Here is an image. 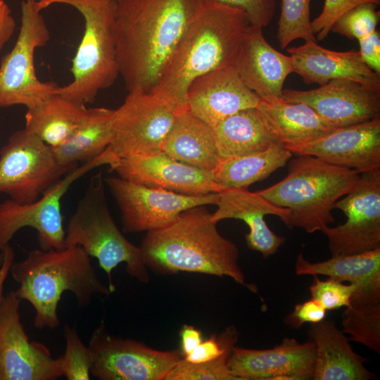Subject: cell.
I'll return each instance as SVG.
<instances>
[{
  "mask_svg": "<svg viewBox=\"0 0 380 380\" xmlns=\"http://www.w3.org/2000/svg\"><path fill=\"white\" fill-rule=\"evenodd\" d=\"M204 2L116 0V59L128 92H152Z\"/></svg>",
  "mask_w": 380,
  "mask_h": 380,
  "instance_id": "1",
  "label": "cell"
},
{
  "mask_svg": "<svg viewBox=\"0 0 380 380\" xmlns=\"http://www.w3.org/2000/svg\"><path fill=\"white\" fill-rule=\"evenodd\" d=\"M251 26L246 13L205 0L158 84L152 92L177 115L186 111V92L197 77L232 66Z\"/></svg>",
  "mask_w": 380,
  "mask_h": 380,
  "instance_id": "2",
  "label": "cell"
},
{
  "mask_svg": "<svg viewBox=\"0 0 380 380\" xmlns=\"http://www.w3.org/2000/svg\"><path fill=\"white\" fill-rule=\"evenodd\" d=\"M205 206L186 210L169 225L147 232L140 246L145 265L158 274L226 276L257 293V286L246 281L236 245L220 234Z\"/></svg>",
  "mask_w": 380,
  "mask_h": 380,
  "instance_id": "3",
  "label": "cell"
},
{
  "mask_svg": "<svg viewBox=\"0 0 380 380\" xmlns=\"http://www.w3.org/2000/svg\"><path fill=\"white\" fill-rule=\"evenodd\" d=\"M89 257L82 248L70 246L34 249L23 260L13 262L10 273L18 284L15 291L32 305L36 328L58 327V306L65 291L75 296L80 308L89 305L94 294L111 293L98 278Z\"/></svg>",
  "mask_w": 380,
  "mask_h": 380,
  "instance_id": "4",
  "label": "cell"
},
{
  "mask_svg": "<svg viewBox=\"0 0 380 380\" xmlns=\"http://www.w3.org/2000/svg\"><path fill=\"white\" fill-rule=\"evenodd\" d=\"M360 173L312 156L297 155L280 182L256 192L272 203L290 210V229L322 232L335 220V203L356 186Z\"/></svg>",
  "mask_w": 380,
  "mask_h": 380,
  "instance_id": "5",
  "label": "cell"
},
{
  "mask_svg": "<svg viewBox=\"0 0 380 380\" xmlns=\"http://www.w3.org/2000/svg\"><path fill=\"white\" fill-rule=\"evenodd\" d=\"M39 11L55 4L71 6L84 18L83 37L72 59L73 80L59 86L57 94L77 103L94 101L120 75L114 23L116 0H36Z\"/></svg>",
  "mask_w": 380,
  "mask_h": 380,
  "instance_id": "6",
  "label": "cell"
},
{
  "mask_svg": "<svg viewBox=\"0 0 380 380\" xmlns=\"http://www.w3.org/2000/svg\"><path fill=\"white\" fill-rule=\"evenodd\" d=\"M64 245L80 246L98 260L107 274L111 293L115 291L112 272L121 263L125 264L129 276L142 283L149 281L140 246L127 239L113 220L101 172L91 179L69 219Z\"/></svg>",
  "mask_w": 380,
  "mask_h": 380,
  "instance_id": "7",
  "label": "cell"
},
{
  "mask_svg": "<svg viewBox=\"0 0 380 380\" xmlns=\"http://www.w3.org/2000/svg\"><path fill=\"white\" fill-rule=\"evenodd\" d=\"M21 25L13 49L0 63V108H35L57 94L59 86L40 80L34 63L35 50L45 46L50 32L36 0L21 2Z\"/></svg>",
  "mask_w": 380,
  "mask_h": 380,
  "instance_id": "8",
  "label": "cell"
},
{
  "mask_svg": "<svg viewBox=\"0 0 380 380\" xmlns=\"http://www.w3.org/2000/svg\"><path fill=\"white\" fill-rule=\"evenodd\" d=\"M115 161L106 148L94 159L68 172L37 200L19 203L7 199L0 203V251L9 244L14 235L24 227L37 232L41 249H60L65 246V229L61 200L72 184L89 172L103 165L110 167Z\"/></svg>",
  "mask_w": 380,
  "mask_h": 380,
  "instance_id": "9",
  "label": "cell"
},
{
  "mask_svg": "<svg viewBox=\"0 0 380 380\" xmlns=\"http://www.w3.org/2000/svg\"><path fill=\"white\" fill-rule=\"evenodd\" d=\"M73 168L60 164L52 148L25 129L17 130L0 149V194L33 202Z\"/></svg>",
  "mask_w": 380,
  "mask_h": 380,
  "instance_id": "10",
  "label": "cell"
},
{
  "mask_svg": "<svg viewBox=\"0 0 380 380\" xmlns=\"http://www.w3.org/2000/svg\"><path fill=\"white\" fill-rule=\"evenodd\" d=\"M88 346L93 357L90 374L100 380H165L184 357L179 349L158 350L113 335L103 320L92 331Z\"/></svg>",
  "mask_w": 380,
  "mask_h": 380,
  "instance_id": "11",
  "label": "cell"
},
{
  "mask_svg": "<svg viewBox=\"0 0 380 380\" xmlns=\"http://www.w3.org/2000/svg\"><path fill=\"white\" fill-rule=\"evenodd\" d=\"M176 115L153 93L129 92L114 110L107 148L117 160L160 151Z\"/></svg>",
  "mask_w": 380,
  "mask_h": 380,
  "instance_id": "12",
  "label": "cell"
},
{
  "mask_svg": "<svg viewBox=\"0 0 380 380\" xmlns=\"http://www.w3.org/2000/svg\"><path fill=\"white\" fill-rule=\"evenodd\" d=\"M104 182L120 209L125 233L147 232L163 228L186 210L216 205L219 197V192L184 195L148 187L120 177H107Z\"/></svg>",
  "mask_w": 380,
  "mask_h": 380,
  "instance_id": "13",
  "label": "cell"
},
{
  "mask_svg": "<svg viewBox=\"0 0 380 380\" xmlns=\"http://www.w3.org/2000/svg\"><path fill=\"white\" fill-rule=\"evenodd\" d=\"M334 208L343 211L347 219L322 231L332 257L380 248V169L360 173L356 186L338 200Z\"/></svg>",
  "mask_w": 380,
  "mask_h": 380,
  "instance_id": "14",
  "label": "cell"
},
{
  "mask_svg": "<svg viewBox=\"0 0 380 380\" xmlns=\"http://www.w3.org/2000/svg\"><path fill=\"white\" fill-rule=\"evenodd\" d=\"M15 291L0 303V380H55L63 376L62 357L42 343L30 341L20 319Z\"/></svg>",
  "mask_w": 380,
  "mask_h": 380,
  "instance_id": "15",
  "label": "cell"
},
{
  "mask_svg": "<svg viewBox=\"0 0 380 380\" xmlns=\"http://www.w3.org/2000/svg\"><path fill=\"white\" fill-rule=\"evenodd\" d=\"M281 98L308 105L333 128L380 118V90L350 80H331L306 91L283 89Z\"/></svg>",
  "mask_w": 380,
  "mask_h": 380,
  "instance_id": "16",
  "label": "cell"
},
{
  "mask_svg": "<svg viewBox=\"0 0 380 380\" xmlns=\"http://www.w3.org/2000/svg\"><path fill=\"white\" fill-rule=\"evenodd\" d=\"M312 341L300 343L285 337L272 348H232L228 366L237 380H309L315 365Z\"/></svg>",
  "mask_w": 380,
  "mask_h": 380,
  "instance_id": "17",
  "label": "cell"
},
{
  "mask_svg": "<svg viewBox=\"0 0 380 380\" xmlns=\"http://www.w3.org/2000/svg\"><path fill=\"white\" fill-rule=\"evenodd\" d=\"M360 174L380 169V118L336 128L315 140L286 147Z\"/></svg>",
  "mask_w": 380,
  "mask_h": 380,
  "instance_id": "18",
  "label": "cell"
},
{
  "mask_svg": "<svg viewBox=\"0 0 380 380\" xmlns=\"http://www.w3.org/2000/svg\"><path fill=\"white\" fill-rule=\"evenodd\" d=\"M110 170L130 182L184 195H204L226 189L214 182L211 172L181 163L163 151L120 159Z\"/></svg>",
  "mask_w": 380,
  "mask_h": 380,
  "instance_id": "19",
  "label": "cell"
},
{
  "mask_svg": "<svg viewBox=\"0 0 380 380\" xmlns=\"http://www.w3.org/2000/svg\"><path fill=\"white\" fill-rule=\"evenodd\" d=\"M260 100L232 65L204 74L191 83L186 92V111L214 129L227 117L256 108Z\"/></svg>",
  "mask_w": 380,
  "mask_h": 380,
  "instance_id": "20",
  "label": "cell"
},
{
  "mask_svg": "<svg viewBox=\"0 0 380 380\" xmlns=\"http://www.w3.org/2000/svg\"><path fill=\"white\" fill-rule=\"evenodd\" d=\"M297 275H325L356 285L346 310L368 312L380 308V248L361 253L332 257L312 262L303 253L296 259Z\"/></svg>",
  "mask_w": 380,
  "mask_h": 380,
  "instance_id": "21",
  "label": "cell"
},
{
  "mask_svg": "<svg viewBox=\"0 0 380 380\" xmlns=\"http://www.w3.org/2000/svg\"><path fill=\"white\" fill-rule=\"evenodd\" d=\"M217 209L212 219L218 222L225 219L243 221L249 228L246 235L248 248L267 258L275 254L286 239L274 233L267 226L265 216H278L290 228V210L277 206L255 192L247 189L227 188L218 193Z\"/></svg>",
  "mask_w": 380,
  "mask_h": 380,
  "instance_id": "22",
  "label": "cell"
},
{
  "mask_svg": "<svg viewBox=\"0 0 380 380\" xmlns=\"http://www.w3.org/2000/svg\"><path fill=\"white\" fill-rule=\"evenodd\" d=\"M262 29L250 26L232 66L261 99L279 98L286 78L294 72L293 60L273 48Z\"/></svg>",
  "mask_w": 380,
  "mask_h": 380,
  "instance_id": "23",
  "label": "cell"
},
{
  "mask_svg": "<svg viewBox=\"0 0 380 380\" xmlns=\"http://www.w3.org/2000/svg\"><path fill=\"white\" fill-rule=\"evenodd\" d=\"M294 66V72L308 84H327L331 80L356 81L380 90V74L369 68L359 51H334L310 41L287 49Z\"/></svg>",
  "mask_w": 380,
  "mask_h": 380,
  "instance_id": "24",
  "label": "cell"
},
{
  "mask_svg": "<svg viewBox=\"0 0 380 380\" xmlns=\"http://www.w3.org/2000/svg\"><path fill=\"white\" fill-rule=\"evenodd\" d=\"M315 346L313 380H368L375 375L365 366L346 334L332 320L312 324L308 332Z\"/></svg>",
  "mask_w": 380,
  "mask_h": 380,
  "instance_id": "25",
  "label": "cell"
},
{
  "mask_svg": "<svg viewBox=\"0 0 380 380\" xmlns=\"http://www.w3.org/2000/svg\"><path fill=\"white\" fill-rule=\"evenodd\" d=\"M161 151L181 163L211 172L221 160L214 129L187 111L176 115Z\"/></svg>",
  "mask_w": 380,
  "mask_h": 380,
  "instance_id": "26",
  "label": "cell"
},
{
  "mask_svg": "<svg viewBox=\"0 0 380 380\" xmlns=\"http://www.w3.org/2000/svg\"><path fill=\"white\" fill-rule=\"evenodd\" d=\"M214 132L221 160L262 151L281 144L257 107L227 117Z\"/></svg>",
  "mask_w": 380,
  "mask_h": 380,
  "instance_id": "27",
  "label": "cell"
},
{
  "mask_svg": "<svg viewBox=\"0 0 380 380\" xmlns=\"http://www.w3.org/2000/svg\"><path fill=\"white\" fill-rule=\"evenodd\" d=\"M257 108L285 147L305 144L336 129L308 105L287 102L281 97L260 99Z\"/></svg>",
  "mask_w": 380,
  "mask_h": 380,
  "instance_id": "28",
  "label": "cell"
},
{
  "mask_svg": "<svg viewBox=\"0 0 380 380\" xmlns=\"http://www.w3.org/2000/svg\"><path fill=\"white\" fill-rule=\"evenodd\" d=\"M114 110L87 108L72 134L61 145L51 147L56 158L64 166L75 167L101 155L109 146Z\"/></svg>",
  "mask_w": 380,
  "mask_h": 380,
  "instance_id": "29",
  "label": "cell"
},
{
  "mask_svg": "<svg viewBox=\"0 0 380 380\" xmlns=\"http://www.w3.org/2000/svg\"><path fill=\"white\" fill-rule=\"evenodd\" d=\"M87 108L58 94L27 110L25 128L51 147L61 145L85 115Z\"/></svg>",
  "mask_w": 380,
  "mask_h": 380,
  "instance_id": "30",
  "label": "cell"
},
{
  "mask_svg": "<svg viewBox=\"0 0 380 380\" xmlns=\"http://www.w3.org/2000/svg\"><path fill=\"white\" fill-rule=\"evenodd\" d=\"M292 154L283 144H278L262 151L223 159L212 172L213 178L226 189H247L284 167Z\"/></svg>",
  "mask_w": 380,
  "mask_h": 380,
  "instance_id": "31",
  "label": "cell"
},
{
  "mask_svg": "<svg viewBox=\"0 0 380 380\" xmlns=\"http://www.w3.org/2000/svg\"><path fill=\"white\" fill-rule=\"evenodd\" d=\"M311 0H281L277 38L281 49L297 39L316 42L310 20Z\"/></svg>",
  "mask_w": 380,
  "mask_h": 380,
  "instance_id": "32",
  "label": "cell"
},
{
  "mask_svg": "<svg viewBox=\"0 0 380 380\" xmlns=\"http://www.w3.org/2000/svg\"><path fill=\"white\" fill-rule=\"evenodd\" d=\"M63 336V376L68 380H89L93 357L88 345L82 342L75 326L65 324Z\"/></svg>",
  "mask_w": 380,
  "mask_h": 380,
  "instance_id": "33",
  "label": "cell"
},
{
  "mask_svg": "<svg viewBox=\"0 0 380 380\" xmlns=\"http://www.w3.org/2000/svg\"><path fill=\"white\" fill-rule=\"evenodd\" d=\"M234 347L218 358L208 362L192 363L183 357L169 372L165 380H237L228 366Z\"/></svg>",
  "mask_w": 380,
  "mask_h": 380,
  "instance_id": "34",
  "label": "cell"
},
{
  "mask_svg": "<svg viewBox=\"0 0 380 380\" xmlns=\"http://www.w3.org/2000/svg\"><path fill=\"white\" fill-rule=\"evenodd\" d=\"M377 4L363 3L355 6L341 15L334 23L331 31L357 40L376 30L379 22Z\"/></svg>",
  "mask_w": 380,
  "mask_h": 380,
  "instance_id": "35",
  "label": "cell"
},
{
  "mask_svg": "<svg viewBox=\"0 0 380 380\" xmlns=\"http://www.w3.org/2000/svg\"><path fill=\"white\" fill-rule=\"evenodd\" d=\"M313 277V282L309 286L311 298L317 301L327 311L346 308L349 305L356 285L345 284L331 277L321 280L316 275Z\"/></svg>",
  "mask_w": 380,
  "mask_h": 380,
  "instance_id": "36",
  "label": "cell"
},
{
  "mask_svg": "<svg viewBox=\"0 0 380 380\" xmlns=\"http://www.w3.org/2000/svg\"><path fill=\"white\" fill-rule=\"evenodd\" d=\"M363 3L379 5L380 0H325L321 13L310 22L313 34L318 40H323L331 32V28L338 18L345 12Z\"/></svg>",
  "mask_w": 380,
  "mask_h": 380,
  "instance_id": "37",
  "label": "cell"
},
{
  "mask_svg": "<svg viewBox=\"0 0 380 380\" xmlns=\"http://www.w3.org/2000/svg\"><path fill=\"white\" fill-rule=\"evenodd\" d=\"M243 10L253 27H264L272 21L277 0H214Z\"/></svg>",
  "mask_w": 380,
  "mask_h": 380,
  "instance_id": "38",
  "label": "cell"
},
{
  "mask_svg": "<svg viewBox=\"0 0 380 380\" xmlns=\"http://www.w3.org/2000/svg\"><path fill=\"white\" fill-rule=\"evenodd\" d=\"M327 310L315 300L310 298L297 304L284 319L289 327L300 329L305 323L316 324L325 319Z\"/></svg>",
  "mask_w": 380,
  "mask_h": 380,
  "instance_id": "39",
  "label": "cell"
},
{
  "mask_svg": "<svg viewBox=\"0 0 380 380\" xmlns=\"http://www.w3.org/2000/svg\"><path fill=\"white\" fill-rule=\"evenodd\" d=\"M360 53L365 64L375 72L380 74V32L372 33L358 39Z\"/></svg>",
  "mask_w": 380,
  "mask_h": 380,
  "instance_id": "40",
  "label": "cell"
},
{
  "mask_svg": "<svg viewBox=\"0 0 380 380\" xmlns=\"http://www.w3.org/2000/svg\"><path fill=\"white\" fill-rule=\"evenodd\" d=\"M15 26L10 8L4 0H0V50L11 39Z\"/></svg>",
  "mask_w": 380,
  "mask_h": 380,
  "instance_id": "41",
  "label": "cell"
},
{
  "mask_svg": "<svg viewBox=\"0 0 380 380\" xmlns=\"http://www.w3.org/2000/svg\"><path fill=\"white\" fill-rule=\"evenodd\" d=\"M179 336L181 340L179 350L183 357L191 353L203 341L201 331L189 324L182 327Z\"/></svg>",
  "mask_w": 380,
  "mask_h": 380,
  "instance_id": "42",
  "label": "cell"
},
{
  "mask_svg": "<svg viewBox=\"0 0 380 380\" xmlns=\"http://www.w3.org/2000/svg\"><path fill=\"white\" fill-rule=\"evenodd\" d=\"M2 260L0 264V303L3 299L4 286L8 274L11 267L14 262L15 253L8 244L1 250Z\"/></svg>",
  "mask_w": 380,
  "mask_h": 380,
  "instance_id": "43",
  "label": "cell"
},
{
  "mask_svg": "<svg viewBox=\"0 0 380 380\" xmlns=\"http://www.w3.org/2000/svg\"><path fill=\"white\" fill-rule=\"evenodd\" d=\"M1 260H2V254H1V251H0V264H1Z\"/></svg>",
  "mask_w": 380,
  "mask_h": 380,
  "instance_id": "44",
  "label": "cell"
}]
</instances>
